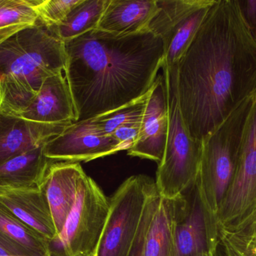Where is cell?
Instances as JSON below:
<instances>
[{"instance_id": "cell-18", "label": "cell", "mask_w": 256, "mask_h": 256, "mask_svg": "<svg viewBox=\"0 0 256 256\" xmlns=\"http://www.w3.org/2000/svg\"><path fill=\"white\" fill-rule=\"evenodd\" d=\"M158 10L156 0H110L98 30L116 35L146 31Z\"/></svg>"}, {"instance_id": "cell-4", "label": "cell", "mask_w": 256, "mask_h": 256, "mask_svg": "<svg viewBox=\"0 0 256 256\" xmlns=\"http://www.w3.org/2000/svg\"><path fill=\"white\" fill-rule=\"evenodd\" d=\"M254 93L202 141L196 189L208 222L210 248L218 239V213L236 175Z\"/></svg>"}, {"instance_id": "cell-7", "label": "cell", "mask_w": 256, "mask_h": 256, "mask_svg": "<svg viewBox=\"0 0 256 256\" xmlns=\"http://www.w3.org/2000/svg\"><path fill=\"white\" fill-rule=\"evenodd\" d=\"M155 182L146 175L131 176L112 195L104 229L94 256H130L148 199Z\"/></svg>"}, {"instance_id": "cell-1", "label": "cell", "mask_w": 256, "mask_h": 256, "mask_svg": "<svg viewBox=\"0 0 256 256\" xmlns=\"http://www.w3.org/2000/svg\"><path fill=\"white\" fill-rule=\"evenodd\" d=\"M256 91V39L237 0H216L178 63L184 121L202 142Z\"/></svg>"}, {"instance_id": "cell-31", "label": "cell", "mask_w": 256, "mask_h": 256, "mask_svg": "<svg viewBox=\"0 0 256 256\" xmlns=\"http://www.w3.org/2000/svg\"><path fill=\"white\" fill-rule=\"evenodd\" d=\"M255 235H256V234H255Z\"/></svg>"}, {"instance_id": "cell-15", "label": "cell", "mask_w": 256, "mask_h": 256, "mask_svg": "<svg viewBox=\"0 0 256 256\" xmlns=\"http://www.w3.org/2000/svg\"><path fill=\"white\" fill-rule=\"evenodd\" d=\"M0 204L18 220L48 241L52 243L58 240L43 186L0 191Z\"/></svg>"}, {"instance_id": "cell-10", "label": "cell", "mask_w": 256, "mask_h": 256, "mask_svg": "<svg viewBox=\"0 0 256 256\" xmlns=\"http://www.w3.org/2000/svg\"><path fill=\"white\" fill-rule=\"evenodd\" d=\"M184 194L164 198L156 186L148 199L130 256H174V228Z\"/></svg>"}, {"instance_id": "cell-8", "label": "cell", "mask_w": 256, "mask_h": 256, "mask_svg": "<svg viewBox=\"0 0 256 256\" xmlns=\"http://www.w3.org/2000/svg\"><path fill=\"white\" fill-rule=\"evenodd\" d=\"M110 208V199L92 178L86 175L62 232L54 241L61 244L64 255H96Z\"/></svg>"}, {"instance_id": "cell-9", "label": "cell", "mask_w": 256, "mask_h": 256, "mask_svg": "<svg viewBox=\"0 0 256 256\" xmlns=\"http://www.w3.org/2000/svg\"><path fill=\"white\" fill-rule=\"evenodd\" d=\"M215 1L156 0L158 12L148 30L162 39L164 66L178 64Z\"/></svg>"}, {"instance_id": "cell-13", "label": "cell", "mask_w": 256, "mask_h": 256, "mask_svg": "<svg viewBox=\"0 0 256 256\" xmlns=\"http://www.w3.org/2000/svg\"><path fill=\"white\" fill-rule=\"evenodd\" d=\"M73 123H42L0 111V165L43 147Z\"/></svg>"}, {"instance_id": "cell-21", "label": "cell", "mask_w": 256, "mask_h": 256, "mask_svg": "<svg viewBox=\"0 0 256 256\" xmlns=\"http://www.w3.org/2000/svg\"><path fill=\"white\" fill-rule=\"evenodd\" d=\"M0 234L24 256H52L50 242L28 228L0 204Z\"/></svg>"}, {"instance_id": "cell-23", "label": "cell", "mask_w": 256, "mask_h": 256, "mask_svg": "<svg viewBox=\"0 0 256 256\" xmlns=\"http://www.w3.org/2000/svg\"><path fill=\"white\" fill-rule=\"evenodd\" d=\"M150 93V90L138 99L121 108L94 117L93 120L100 130L109 137L120 128L141 123Z\"/></svg>"}, {"instance_id": "cell-12", "label": "cell", "mask_w": 256, "mask_h": 256, "mask_svg": "<svg viewBox=\"0 0 256 256\" xmlns=\"http://www.w3.org/2000/svg\"><path fill=\"white\" fill-rule=\"evenodd\" d=\"M168 123L166 79L162 72L158 74L150 89L138 138L128 150V154L160 163L166 146Z\"/></svg>"}, {"instance_id": "cell-14", "label": "cell", "mask_w": 256, "mask_h": 256, "mask_svg": "<svg viewBox=\"0 0 256 256\" xmlns=\"http://www.w3.org/2000/svg\"><path fill=\"white\" fill-rule=\"evenodd\" d=\"M86 175L79 162L55 161L46 171L40 186L44 189L58 237L74 205L78 189Z\"/></svg>"}, {"instance_id": "cell-22", "label": "cell", "mask_w": 256, "mask_h": 256, "mask_svg": "<svg viewBox=\"0 0 256 256\" xmlns=\"http://www.w3.org/2000/svg\"><path fill=\"white\" fill-rule=\"evenodd\" d=\"M36 0H0V45L39 22Z\"/></svg>"}, {"instance_id": "cell-2", "label": "cell", "mask_w": 256, "mask_h": 256, "mask_svg": "<svg viewBox=\"0 0 256 256\" xmlns=\"http://www.w3.org/2000/svg\"><path fill=\"white\" fill-rule=\"evenodd\" d=\"M64 75L76 122L121 108L149 91L164 63L162 39L150 30L116 35L92 30L64 42Z\"/></svg>"}, {"instance_id": "cell-26", "label": "cell", "mask_w": 256, "mask_h": 256, "mask_svg": "<svg viewBox=\"0 0 256 256\" xmlns=\"http://www.w3.org/2000/svg\"><path fill=\"white\" fill-rule=\"evenodd\" d=\"M212 256H250L242 245L226 243L214 252Z\"/></svg>"}, {"instance_id": "cell-30", "label": "cell", "mask_w": 256, "mask_h": 256, "mask_svg": "<svg viewBox=\"0 0 256 256\" xmlns=\"http://www.w3.org/2000/svg\"><path fill=\"white\" fill-rule=\"evenodd\" d=\"M198 256H209V254L208 253H204V254H202V255H198Z\"/></svg>"}, {"instance_id": "cell-25", "label": "cell", "mask_w": 256, "mask_h": 256, "mask_svg": "<svg viewBox=\"0 0 256 256\" xmlns=\"http://www.w3.org/2000/svg\"><path fill=\"white\" fill-rule=\"evenodd\" d=\"M242 17L256 39V0H237Z\"/></svg>"}, {"instance_id": "cell-5", "label": "cell", "mask_w": 256, "mask_h": 256, "mask_svg": "<svg viewBox=\"0 0 256 256\" xmlns=\"http://www.w3.org/2000/svg\"><path fill=\"white\" fill-rule=\"evenodd\" d=\"M166 79L168 132L162 162L156 173V189L166 198H178L195 186L201 162L202 142L194 139L184 121L178 93V64L162 66Z\"/></svg>"}, {"instance_id": "cell-16", "label": "cell", "mask_w": 256, "mask_h": 256, "mask_svg": "<svg viewBox=\"0 0 256 256\" xmlns=\"http://www.w3.org/2000/svg\"><path fill=\"white\" fill-rule=\"evenodd\" d=\"M19 117L42 123H75L76 108L64 72L46 78Z\"/></svg>"}, {"instance_id": "cell-28", "label": "cell", "mask_w": 256, "mask_h": 256, "mask_svg": "<svg viewBox=\"0 0 256 256\" xmlns=\"http://www.w3.org/2000/svg\"><path fill=\"white\" fill-rule=\"evenodd\" d=\"M250 256H256V235L238 234Z\"/></svg>"}, {"instance_id": "cell-29", "label": "cell", "mask_w": 256, "mask_h": 256, "mask_svg": "<svg viewBox=\"0 0 256 256\" xmlns=\"http://www.w3.org/2000/svg\"><path fill=\"white\" fill-rule=\"evenodd\" d=\"M52 256H66L62 252H52Z\"/></svg>"}, {"instance_id": "cell-27", "label": "cell", "mask_w": 256, "mask_h": 256, "mask_svg": "<svg viewBox=\"0 0 256 256\" xmlns=\"http://www.w3.org/2000/svg\"><path fill=\"white\" fill-rule=\"evenodd\" d=\"M0 256H24L22 252L0 234Z\"/></svg>"}, {"instance_id": "cell-24", "label": "cell", "mask_w": 256, "mask_h": 256, "mask_svg": "<svg viewBox=\"0 0 256 256\" xmlns=\"http://www.w3.org/2000/svg\"><path fill=\"white\" fill-rule=\"evenodd\" d=\"M80 0H36L39 22L46 28L57 26Z\"/></svg>"}, {"instance_id": "cell-17", "label": "cell", "mask_w": 256, "mask_h": 256, "mask_svg": "<svg viewBox=\"0 0 256 256\" xmlns=\"http://www.w3.org/2000/svg\"><path fill=\"white\" fill-rule=\"evenodd\" d=\"M174 228V256H198L210 249L206 214L197 195L196 185L184 193Z\"/></svg>"}, {"instance_id": "cell-6", "label": "cell", "mask_w": 256, "mask_h": 256, "mask_svg": "<svg viewBox=\"0 0 256 256\" xmlns=\"http://www.w3.org/2000/svg\"><path fill=\"white\" fill-rule=\"evenodd\" d=\"M218 229L256 234V91L244 131L236 175L220 207Z\"/></svg>"}, {"instance_id": "cell-20", "label": "cell", "mask_w": 256, "mask_h": 256, "mask_svg": "<svg viewBox=\"0 0 256 256\" xmlns=\"http://www.w3.org/2000/svg\"><path fill=\"white\" fill-rule=\"evenodd\" d=\"M109 2L110 0H80L62 22L48 29L62 42L76 39L98 29Z\"/></svg>"}, {"instance_id": "cell-3", "label": "cell", "mask_w": 256, "mask_h": 256, "mask_svg": "<svg viewBox=\"0 0 256 256\" xmlns=\"http://www.w3.org/2000/svg\"><path fill=\"white\" fill-rule=\"evenodd\" d=\"M64 43L42 23L0 45V111L19 116L32 102L44 81L64 73Z\"/></svg>"}, {"instance_id": "cell-11", "label": "cell", "mask_w": 256, "mask_h": 256, "mask_svg": "<svg viewBox=\"0 0 256 256\" xmlns=\"http://www.w3.org/2000/svg\"><path fill=\"white\" fill-rule=\"evenodd\" d=\"M122 151L93 119L75 122L44 146L46 157L58 162H90Z\"/></svg>"}, {"instance_id": "cell-19", "label": "cell", "mask_w": 256, "mask_h": 256, "mask_svg": "<svg viewBox=\"0 0 256 256\" xmlns=\"http://www.w3.org/2000/svg\"><path fill=\"white\" fill-rule=\"evenodd\" d=\"M54 162L45 156L44 146L8 159L0 165V191L40 187Z\"/></svg>"}]
</instances>
